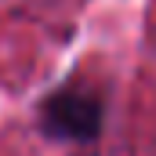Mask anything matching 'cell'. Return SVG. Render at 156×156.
Listing matches in <instances>:
<instances>
[{
    "label": "cell",
    "instance_id": "cell-1",
    "mask_svg": "<svg viewBox=\"0 0 156 156\" xmlns=\"http://www.w3.org/2000/svg\"><path fill=\"white\" fill-rule=\"evenodd\" d=\"M40 116V131L55 142H76L87 145L102 134V98L87 87H58L55 94H47L37 109Z\"/></svg>",
    "mask_w": 156,
    "mask_h": 156
}]
</instances>
